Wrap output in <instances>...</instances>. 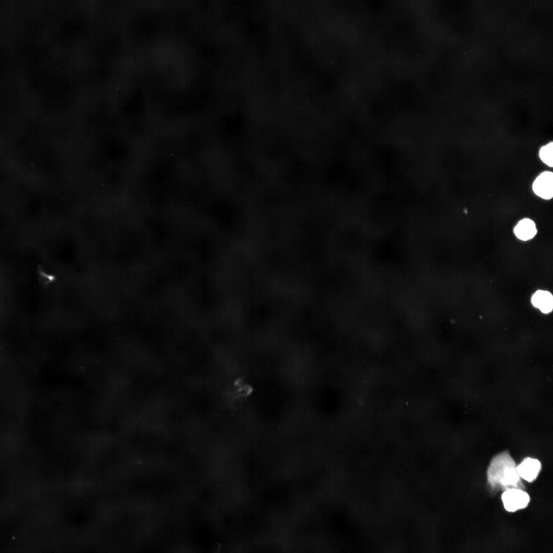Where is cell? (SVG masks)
I'll use <instances>...</instances> for the list:
<instances>
[{
  "mask_svg": "<svg viewBox=\"0 0 553 553\" xmlns=\"http://www.w3.org/2000/svg\"><path fill=\"white\" fill-rule=\"evenodd\" d=\"M541 469L540 462L530 457L525 458L517 466V471L520 478L529 482L537 478Z\"/></svg>",
  "mask_w": 553,
  "mask_h": 553,
  "instance_id": "cell-4",
  "label": "cell"
},
{
  "mask_svg": "<svg viewBox=\"0 0 553 553\" xmlns=\"http://www.w3.org/2000/svg\"><path fill=\"white\" fill-rule=\"evenodd\" d=\"M537 232L535 223L528 218L520 220L514 228L515 235L522 241H527L533 238Z\"/></svg>",
  "mask_w": 553,
  "mask_h": 553,
  "instance_id": "cell-6",
  "label": "cell"
},
{
  "mask_svg": "<svg viewBox=\"0 0 553 553\" xmlns=\"http://www.w3.org/2000/svg\"><path fill=\"white\" fill-rule=\"evenodd\" d=\"M553 143L549 142L542 146L539 152L540 160L546 165L552 167L553 165Z\"/></svg>",
  "mask_w": 553,
  "mask_h": 553,
  "instance_id": "cell-7",
  "label": "cell"
},
{
  "mask_svg": "<svg viewBox=\"0 0 553 553\" xmlns=\"http://www.w3.org/2000/svg\"><path fill=\"white\" fill-rule=\"evenodd\" d=\"M487 478L492 491L524 488L517 473L515 462L507 451L499 453L492 459L487 469Z\"/></svg>",
  "mask_w": 553,
  "mask_h": 553,
  "instance_id": "cell-1",
  "label": "cell"
},
{
  "mask_svg": "<svg viewBox=\"0 0 553 553\" xmlns=\"http://www.w3.org/2000/svg\"><path fill=\"white\" fill-rule=\"evenodd\" d=\"M531 303L534 306L539 308L542 312L548 313L552 309V295L547 291L538 290L533 295Z\"/></svg>",
  "mask_w": 553,
  "mask_h": 553,
  "instance_id": "cell-5",
  "label": "cell"
},
{
  "mask_svg": "<svg viewBox=\"0 0 553 553\" xmlns=\"http://www.w3.org/2000/svg\"><path fill=\"white\" fill-rule=\"evenodd\" d=\"M502 501L505 509L514 512L526 507L530 500L528 494L520 488H509L504 491Z\"/></svg>",
  "mask_w": 553,
  "mask_h": 553,
  "instance_id": "cell-2",
  "label": "cell"
},
{
  "mask_svg": "<svg viewBox=\"0 0 553 553\" xmlns=\"http://www.w3.org/2000/svg\"><path fill=\"white\" fill-rule=\"evenodd\" d=\"M534 193L538 197L549 200L553 196V174L550 171L540 173L533 183Z\"/></svg>",
  "mask_w": 553,
  "mask_h": 553,
  "instance_id": "cell-3",
  "label": "cell"
}]
</instances>
